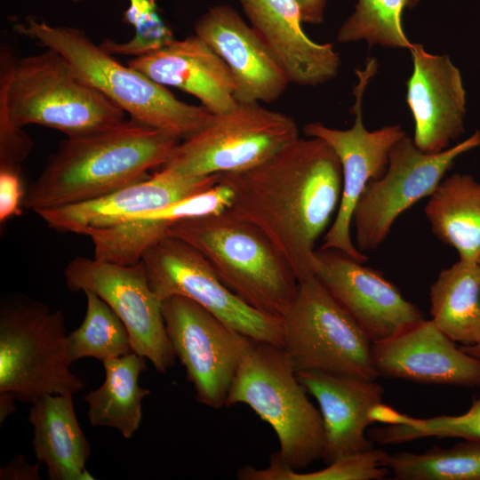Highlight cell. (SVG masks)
<instances>
[{"label": "cell", "mask_w": 480, "mask_h": 480, "mask_svg": "<svg viewBox=\"0 0 480 480\" xmlns=\"http://www.w3.org/2000/svg\"><path fill=\"white\" fill-rule=\"evenodd\" d=\"M220 180L234 191L228 212L260 228L299 282L315 276L316 244L329 229L342 191L334 150L319 138H298L252 169L220 173Z\"/></svg>", "instance_id": "cell-1"}, {"label": "cell", "mask_w": 480, "mask_h": 480, "mask_svg": "<svg viewBox=\"0 0 480 480\" xmlns=\"http://www.w3.org/2000/svg\"><path fill=\"white\" fill-rule=\"evenodd\" d=\"M180 141L132 117L92 134L68 137L49 156L22 204L37 212L114 192L162 167Z\"/></svg>", "instance_id": "cell-2"}, {"label": "cell", "mask_w": 480, "mask_h": 480, "mask_svg": "<svg viewBox=\"0 0 480 480\" xmlns=\"http://www.w3.org/2000/svg\"><path fill=\"white\" fill-rule=\"evenodd\" d=\"M125 112L85 83L53 49L15 59L1 48L0 145L21 142L22 127L39 124L68 137L92 134L124 120Z\"/></svg>", "instance_id": "cell-3"}, {"label": "cell", "mask_w": 480, "mask_h": 480, "mask_svg": "<svg viewBox=\"0 0 480 480\" xmlns=\"http://www.w3.org/2000/svg\"><path fill=\"white\" fill-rule=\"evenodd\" d=\"M13 29L58 52L80 78L132 118L179 140L197 132L213 116L204 106L178 100L166 86L121 64L79 28L52 26L37 18L26 17L14 23Z\"/></svg>", "instance_id": "cell-4"}, {"label": "cell", "mask_w": 480, "mask_h": 480, "mask_svg": "<svg viewBox=\"0 0 480 480\" xmlns=\"http://www.w3.org/2000/svg\"><path fill=\"white\" fill-rule=\"evenodd\" d=\"M167 236L198 250L251 307L283 317L294 300L299 280L286 259L260 228L228 211L180 220Z\"/></svg>", "instance_id": "cell-5"}, {"label": "cell", "mask_w": 480, "mask_h": 480, "mask_svg": "<svg viewBox=\"0 0 480 480\" xmlns=\"http://www.w3.org/2000/svg\"><path fill=\"white\" fill-rule=\"evenodd\" d=\"M61 311L24 296L0 308V421L16 411L14 400L34 403L44 395L74 394L84 382L70 372Z\"/></svg>", "instance_id": "cell-6"}, {"label": "cell", "mask_w": 480, "mask_h": 480, "mask_svg": "<svg viewBox=\"0 0 480 480\" xmlns=\"http://www.w3.org/2000/svg\"><path fill=\"white\" fill-rule=\"evenodd\" d=\"M306 392L283 347L252 340L226 406L248 405L276 434L281 459L300 470L324 452L323 418Z\"/></svg>", "instance_id": "cell-7"}, {"label": "cell", "mask_w": 480, "mask_h": 480, "mask_svg": "<svg viewBox=\"0 0 480 480\" xmlns=\"http://www.w3.org/2000/svg\"><path fill=\"white\" fill-rule=\"evenodd\" d=\"M300 138L297 123L260 103H238L213 114L197 132L175 147L168 168L183 175L201 176L252 169Z\"/></svg>", "instance_id": "cell-8"}, {"label": "cell", "mask_w": 480, "mask_h": 480, "mask_svg": "<svg viewBox=\"0 0 480 480\" xmlns=\"http://www.w3.org/2000/svg\"><path fill=\"white\" fill-rule=\"evenodd\" d=\"M284 345L296 372L321 371L376 380L372 343L313 276L299 282L283 316Z\"/></svg>", "instance_id": "cell-9"}, {"label": "cell", "mask_w": 480, "mask_h": 480, "mask_svg": "<svg viewBox=\"0 0 480 480\" xmlns=\"http://www.w3.org/2000/svg\"><path fill=\"white\" fill-rule=\"evenodd\" d=\"M140 262L161 301L174 295L188 298L250 339L283 347V317L242 300L223 284L208 260L187 242L165 236L143 253Z\"/></svg>", "instance_id": "cell-10"}, {"label": "cell", "mask_w": 480, "mask_h": 480, "mask_svg": "<svg viewBox=\"0 0 480 480\" xmlns=\"http://www.w3.org/2000/svg\"><path fill=\"white\" fill-rule=\"evenodd\" d=\"M480 147V130L438 153L419 149L404 135L391 148L384 174L362 193L352 215L355 242L361 252L377 249L396 220L426 196H430L462 154Z\"/></svg>", "instance_id": "cell-11"}, {"label": "cell", "mask_w": 480, "mask_h": 480, "mask_svg": "<svg viewBox=\"0 0 480 480\" xmlns=\"http://www.w3.org/2000/svg\"><path fill=\"white\" fill-rule=\"evenodd\" d=\"M378 62L368 59L363 70L356 69L358 83L354 87L355 104L351 112L355 121L351 128L339 130L321 123L304 127L308 137L324 140L337 154L342 169V191L337 213L323 237L320 249H333L365 262L367 257L353 243L352 215L366 186L380 178L387 170L393 146L404 135L399 124L368 131L363 121V97L370 80L376 74Z\"/></svg>", "instance_id": "cell-12"}, {"label": "cell", "mask_w": 480, "mask_h": 480, "mask_svg": "<svg viewBox=\"0 0 480 480\" xmlns=\"http://www.w3.org/2000/svg\"><path fill=\"white\" fill-rule=\"evenodd\" d=\"M162 311L172 349L185 367L196 401L213 409L226 406L252 340L183 296L164 300Z\"/></svg>", "instance_id": "cell-13"}, {"label": "cell", "mask_w": 480, "mask_h": 480, "mask_svg": "<svg viewBox=\"0 0 480 480\" xmlns=\"http://www.w3.org/2000/svg\"><path fill=\"white\" fill-rule=\"evenodd\" d=\"M71 292L92 291L119 316L128 330L132 348L159 373L172 368L175 354L166 332L162 301L152 291L141 262L122 265L76 257L64 269Z\"/></svg>", "instance_id": "cell-14"}, {"label": "cell", "mask_w": 480, "mask_h": 480, "mask_svg": "<svg viewBox=\"0 0 480 480\" xmlns=\"http://www.w3.org/2000/svg\"><path fill=\"white\" fill-rule=\"evenodd\" d=\"M312 266L315 276L372 344L424 319L381 273L341 252L316 250Z\"/></svg>", "instance_id": "cell-15"}, {"label": "cell", "mask_w": 480, "mask_h": 480, "mask_svg": "<svg viewBox=\"0 0 480 480\" xmlns=\"http://www.w3.org/2000/svg\"><path fill=\"white\" fill-rule=\"evenodd\" d=\"M219 180L220 173L189 176L160 168L152 176L98 198L36 213L54 230L85 236L207 190Z\"/></svg>", "instance_id": "cell-16"}, {"label": "cell", "mask_w": 480, "mask_h": 480, "mask_svg": "<svg viewBox=\"0 0 480 480\" xmlns=\"http://www.w3.org/2000/svg\"><path fill=\"white\" fill-rule=\"evenodd\" d=\"M378 376L427 385L480 387V359L464 352L430 320L373 343Z\"/></svg>", "instance_id": "cell-17"}, {"label": "cell", "mask_w": 480, "mask_h": 480, "mask_svg": "<svg viewBox=\"0 0 480 480\" xmlns=\"http://www.w3.org/2000/svg\"><path fill=\"white\" fill-rule=\"evenodd\" d=\"M195 35L226 63L237 103H270L290 84L255 30L226 4L209 9L195 24Z\"/></svg>", "instance_id": "cell-18"}, {"label": "cell", "mask_w": 480, "mask_h": 480, "mask_svg": "<svg viewBox=\"0 0 480 480\" xmlns=\"http://www.w3.org/2000/svg\"><path fill=\"white\" fill-rule=\"evenodd\" d=\"M413 70L406 83V102L414 119L413 142L426 153L449 148L464 132L466 91L449 55H436L413 44Z\"/></svg>", "instance_id": "cell-19"}, {"label": "cell", "mask_w": 480, "mask_h": 480, "mask_svg": "<svg viewBox=\"0 0 480 480\" xmlns=\"http://www.w3.org/2000/svg\"><path fill=\"white\" fill-rule=\"evenodd\" d=\"M239 1L290 84L316 86L336 76L340 65L338 52L332 44H317L306 35L297 0Z\"/></svg>", "instance_id": "cell-20"}, {"label": "cell", "mask_w": 480, "mask_h": 480, "mask_svg": "<svg viewBox=\"0 0 480 480\" xmlns=\"http://www.w3.org/2000/svg\"><path fill=\"white\" fill-rule=\"evenodd\" d=\"M305 390L317 401L324 428L323 460L330 464L373 448L367 436L372 405L383 401L384 388L376 380L321 371L296 372Z\"/></svg>", "instance_id": "cell-21"}, {"label": "cell", "mask_w": 480, "mask_h": 480, "mask_svg": "<svg viewBox=\"0 0 480 480\" xmlns=\"http://www.w3.org/2000/svg\"><path fill=\"white\" fill-rule=\"evenodd\" d=\"M128 65L155 82L188 92L212 114L237 106L231 73L223 60L196 35L174 39Z\"/></svg>", "instance_id": "cell-22"}, {"label": "cell", "mask_w": 480, "mask_h": 480, "mask_svg": "<svg viewBox=\"0 0 480 480\" xmlns=\"http://www.w3.org/2000/svg\"><path fill=\"white\" fill-rule=\"evenodd\" d=\"M72 396L44 395L29 411L33 452L51 480L95 479L85 467L91 446L77 421Z\"/></svg>", "instance_id": "cell-23"}, {"label": "cell", "mask_w": 480, "mask_h": 480, "mask_svg": "<svg viewBox=\"0 0 480 480\" xmlns=\"http://www.w3.org/2000/svg\"><path fill=\"white\" fill-rule=\"evenodd\" d=\"M425 207L434 235L454 248L460 260L480 259V182L469 174L443 180Z\"/></svg>", "instance_id": "cell-24"}, {"label": "cell", "mask_w": 480, "mask_h": 480, "mask_svg": "<svg viewBox=\"0 0 480 480\" xmlns=\"http://www.w3.org/2000/svg\"><path fill=\"white\" fill-rule=\"evenodd\" d=\"M430 315L453 341H480V262L459 260L443 269L430 287Z\"/></svg>", "instance_id": "cell-25"}, {"label": "cell", "mask_w": 480, "mask_h": 480, "mask_svg": "<svg viewBox=\"0 0 480 480\" xmlns=\"http://www.w3.org/2000/svg\"><path fill=\"white\" fill-rule=\"evenodd\" d=\"M106 377L102 385L87 393V417L93 427L117 429L130 438L141 420V402L150 394L139 385L140 374L147 369L145 358L132 352L102 362Z\"/></svg>", "instance_id": "cell-26"}, {"label": "cell", "mask_w": 480, "mask_h": 480, "mask_svg": "<svg viewBox=\"0 0 480 480\" xmlns=\"http://www.w3.org/2000/svg\"><path fill=\"white\" fill-rule=\"evenodd\" d=\"M387 466L396 480H480V443L463 440L423 453L388 454Z\"/></svg>", "instance_id": "cell-27"}, {"label": "cell", "mask_w": 480, "mask_h": 480, "mask_svg": "<svg viewBox=\"0 0 480 480\" xmlns=\"http://www.w3.org/2000/svg\"><path fill=\"white\" fill-rule=\"evenodd\" d=\"M84 292L86 297L84 319L68 335L71 361L93 357L104 362L133 352L128 330L115 311L95 292L89 290Z\"/></svg>", "instance_id": "cell-28"}, {"label": "cell", "mask_w": 480, "mask_h": 480, "mask_svg": "<svg viewBox=\"0 0 480 480\" xmlns=\"http://www.w3.org/2000/svg\"><path fill=\"white\" fill-rule=\"evenodd\" d=\"M388 453L372 448L327 464L314 472L300 473L290 468L276 452L269 465L263 469L244 466L236 472L241 480H380L390 469L387 466Z\"/></svg>", "instance_id": "cell-29"}, {"label": "cell", "mask_w": 480, "mask_h": 480, "mask_svg": "<svg viewBox=\"0 0 480 480\" xmlns=\"http://www.w3.org/2000/svg\"><path fill=\"white\" fill-rule=\"evenodd\" d=\"M419 0H358L354 13L340 27L337 40L350 43L364 40L370 46L410 50L413 43L402 27V13Z\"/></svg>", "instance_id": "cell-30"}, {"label": "cell", "mask_w": 480, "mask_h": 480, "mask_svg": "<svg viewBox=\"0 0 480 480\" xmlns=\"http://www.w3.org/2000/svg\"><path fill=\"white\" fill-rule=\"evenodd\" d=\"M368 437L380 444L407 443L424 437H454L480 443V397L457 416L415 418L411 426L387 425L368 429Z\"/></svg>", "instance_id": "cell-31"}, {"label": "cell", "mask_w": 480, "mask_h": 480, "mask_svg": "<svg viewBox=\"0 0 480 480\" xmlns=\"http://www.w3.org/2000/svg\"><path fill=\"white\" fill-rule=\"evenodd\" d=\"M128 1L123 22L133 26L134 36L124 43L105 39L100 44L104 51L112 55H133L135 58L156 52L175 39L158 14L156 0Z\"/></svg>", "instance_id": "cell-32"}, {"label": "cell", "mask_w": 480, "mask_h": 480, "mask_svg": "<svg viewBox=\"0 0 480 480\" xmlns=\"http://www.w3.org/2000/svg\"><path fill=\"white\" fill-rule=\"evenodd\" d=\"M24 193L20 172L0 170V221L20 214Z\"/></svg>", "instance_id": "cell-33"}, {"label": "cell", "mask_w": 480, "mask_h": 480, "mask_svg": "<svg viewBox=\"0 0 480 480\" xmlns=\"http://www.w3.org/2000/svg\"><path fill=\"white\" fill-rule=\"evenodd\" d=\"M40 462L29 464L21 454L0 470L1 480H39Z\"/></svg>", "instance_id": "cell-34"}, {"label": "cell", "mask_w": 480, "mask_h": 480, "mask_svg": "<svg viewBox=\"0 0 480 480\" xmlns=\"http://www.w3.org/2000/svg\"><path fill=\"white\" fill-rule=\"evenodd\" d=\"M368 417L372 423L380 422L386 425L410 426L415 420V418L399 412L383 402L372 405L369 410Z\"/></svg>", "instance_id": "cell-35"}, {"label": "cell", "mask_w": 480, "mask_h": 480, "mask_svg": "<svg viewBox=\"0 0 480 480\" xmlns=\"http://www.w3.org/2000/svg\"><path fill=\"white\" fill-rule=\"evenodd\" d=\"M301 20L305 23L320 24L324 20V11L327 0H297Z\"/></svg>", "instance_id": "cell-36"}, {"label": "cell", "mask_w": 480, "mask_h": 480, "mask_svg": "<svg viewBox=\"0 0 480 480\" xmlns=\"http://www.w3.org/2000/svg\"><path fill=\"white\" fill-rule=\"evenodd\" d=\"M460 348L470 356L480 359V341L473 346H460Z\"/></svg>", "instance_id": "cell-37"}, {"label": "cell", "mask_w": 480, "mask_h": 480, "mask_svg": "<svg viewBox=\"0 0 480 480\" xmlns=\"http://www.w3.org/2000/svg\"><path fill=\"white\" fill-rule=\"evenodd\" d=\"M71 1L76 3V2H80V1H82V0H71Z\"/></svg>", "instance_id": "cell-38"}]
</instances>
